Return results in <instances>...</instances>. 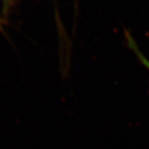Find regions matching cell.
Listing matches in <instances>:
<instances>
[{
  "label": "cell",
  "mask_w": 149,
  "mask_h": 149,
  "mask_svg": "<svg viewBox=\"0 0 149 149\" xmlns=\"http://www.w3.org/2000/svg\"><path fill=\"white\" fill-rule=\"evenodd\" d=\"M2 28V19H1V17H0V29Z\"/></svg>",
  "instance_id": "3957f363"
},
{
  "label": "cell",
  "mask_w": 149,
  "mask_h": 149,
  "mask_svg": "<svg viewBox=\"0 0 149 149\" xmlns=\"http://www.w3.org/2000/svg\"><path fill=\"white\" fill-rule=\"evenodd\" d=\"M126 38H127V44H128V47H130L131 49L133 50L134 52H135V54L136 55V57L139 58V62L143 65V66L146 68L149 72V59H147L145 56L143 55V53H142L141 50H139L138 45L136 44V42L134 41V39L132 38V36L128 33H126Z\"/></svg>",
  "instance_id": "6da1fadb"
},
{
  "label": "cell",
  "mask_w": 149,
  "mask_h": 149,
  "mask_svg": "<svg viewBox=\"0 0 149 149\" xmlns=\"http://www.w3.org/2000/svg\"><path fill=\"white\" fill-rule=\"evenodd\" d=\"M4 1V4H5V8L7 9V7H10V5L13 3L14 0H3Z\"/></svg>",
  "instance_id": "7a4b0ae2"
}]
</instances>
